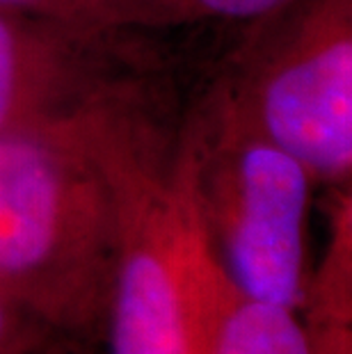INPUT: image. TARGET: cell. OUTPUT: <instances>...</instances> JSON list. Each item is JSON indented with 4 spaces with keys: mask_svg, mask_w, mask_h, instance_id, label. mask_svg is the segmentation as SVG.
<instances>
[{
    "mask_svg": "<svg viewBox=\"0 0 352 354\" xmlns=\"http://www.w3.org/2000/svg\"><path fill=\"white\" fill-rule=\"evenodd\" d=\"M87 115L0 135V288L50 334L82 341L106 327L117 259L115 199Z\"/></svg>",
    "mask_w": 352,
    "mask_h": 354,
    "instance_id": "cell-2",
    "label": "cell"
},
{
    "mask_svg": "<svg viewBox=\"0 0 352 354\" xmlns=\"http://www.w3.org/2000/svg\"><path fill=\"white\" fill-rule=\"evenodd\" d=\"M85 128L117 217L108 354H206L238 286L201 217L185 151L165 156L122 101L87 115Z\"/></svg>",
    "mask_w": 352,
    "mask_h": 354,
    "instance_id": "cell-1",
    "label": "cell"
},
{
    "mask_svg": "<svg viewBox=\"0 0 352 354\" xmlns=\"http://www.w3.org/2000/svg\"><path fill=\"white\" fill-rule=\"evenodd\" d=\"M295 3L299 0H96L92 30L188 21H263L281 17Z\"/></svg>",
    "mask_w": 352,
    "mask_h": 354,
    "instance_id": "cell-7",
    "label": "cell"
},
{
    "mask_svg": "<svg viewBox=\"0 0 352 354\" xmlns=\"http://www.w3.org/2000/svg\"><path fill=\"white\" fill-rule=\"evenodd\" d=\"M96 0H0V12L46 19L55 24L92 32V14ZM96 35V32H94Z\"/></svg>",
    "mask_w": 352,
    "mask_h": 354,
    "instance_id": "cell-10",
    "label": "cell"
},
{
    "mask_svg": "<svg viewBox=\"0 0 352 354\" xmlns=\"http://www.w3.org/2000/svg\"><path fill=\"white\" fill-rule=\"evenodd\" d=\"M309 171L350 185L352 0H311L222 108Z\"/></svg>",
    "mask_w": 352,
    "mask_h": 354,
    "instance_id": "cell-4",
    "label": "cell"
},
{
    "mask_svg": "<svg viewBox=\"0 0 352 354\" xmlns=\"http://www.w3.org/2000/svg\"><path fill=\"white\" fill-rule=\"evenodd\" d=\"M183 151L201 217L231 281L247 297L302 308L309 288V171L224 110Z\"/></svg>",
    "mask_w": 352,
    "mask_h": 354,
    "instance_id": "cell-3",
    "label": "cell"
},
{
    "mask_svg": "<svg viewBox=\"0 0 352 354\" xmlns=\"http://www.w3.org/2000/svg\"><path fill=\"white\" fill-rule=\"evenodd\" d=\"M50 331L0 288V354H37L50 341Z\"/></svg>",
    "mask_w": 352,
    "mask_h": 354,
    "instance_id": "cell-9",
    "label": "cell"
},
{
    "mask_svg": "<svg viewBox=\"0 0 352 354\" xmlns=\"http://www.w3.org/2000/svg\"><path fill=\"white\" fill-rule=\"evenodd\" d=\"M206 354H313V345L297 311L238 290L224 308Z\"/></svg>",
    "mask_w": 352,
    "mask_h": 354,
    "instance_id": "cell-6",
    "label": "cell"
},
{
    "mask_svg": "<svg viewBox=\"0 0 352 354\" xmlns=\"http://www.w3.org/2000/svg\"><path fill=\"white\" fill-rule=\"evenodd\" d=\"M352 292L346 279H313L306 288L313 354H352Z\"/></svg>",
    "mask_w": 352,
    "mask_h": 354,
    "instance_id": "cell-8",
    "label": "cell"
},
{
    "mask_svg": "<svg viewBox=\"0 0 352 354\" xmlns=\"http://www.w3.org/2000/svg\"><path fill=\"white\" fill-rule=\"evenodd\" d=\"M76 32L85 30L0 12V135L53 131L119 101L82 82Z\"/></svg>",
    "mask_w": 352,
    "mask_h": 354,
    "instance_id": "cell-5",
    "label": "cell"
}]
</instances>
